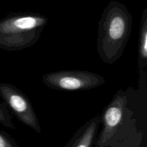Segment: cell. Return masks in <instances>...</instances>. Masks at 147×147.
Instances as JSON below:
<instances>
[{"label": "cell", "instance_id": "6da1fadb", "mask_svg": "<svg viewBox=\"0 0 147 147\" xmlns=\"http://www.w3.org/2000/svg\"><path fill=\"white\" fill-rule=\"evenodd\" d=\"M132 16L126 5L111 1L98 22L97 50L106 64H113L123 55L131 36Z\"/></svg>", "mask_w": 147, "mask_h": 147}, {"label": "cell", "instance_id": "7a4b0ae2", "mask_svg": "<svg viewBox=\"0 0 147 147\" xmlns=\"http://www.w3.org/2000/svg\"><path fill=\"white\" fill-rule=\"evenodd\" d=\"M45 16L32 11H19L0 20V49L21 51L39 40L47 25Z\"/></svg>", "mask_w": 147, "mask_h": 147}, {"label": "cell", "instance_id": "3957f363", "mask_svg": "<svg viewBox=\"0 0 147 147\" xmlns=\"http://www.w3.org/2000/svg\"><path fill=\"white\" fill-rule=\"evenodd\" d=\"M43 83L49 88L63 91H83L100 87L106 82L100 75L86 70H60L42 76Z\"/></svg>", "mask_w": 147, "mask_h": 147}, {"label": "cell", "instance_id": "277c9868", "mask_svg": "<svg viewBox=\"0 0 147 147\" xmlns=\"http://www.w3.org/2000/svg\"><path fill=\"white\" fill-rule=\"evenodd\" d=\"M127 96L123 90H119L100 115L101 131L96 137V147H113L116 134L124 122L127 111Z\"/></svg>", "mask_w": 147, "mask_h": 147}, {"label": "cell", "instance_id": "5b68a950", "mask_svg": "<svg viewBox=\"0 0 147 147\" xmlns=\"http://www.w3.org/2000/svg\"><path fill=\"white\" fill-rule=\"evenodd\" d=\"M0 96L10 113L37 133L41 132L40 122L31 102L21 90L11 83H0Z\"/></svg>", "mask_w": 147, "mask_h": 147}, {"label": "cell", "instance_id": "8992f818", "mask_svg": "<svg viewBox=\"0 0 147 147\" xmlns=\"http://www.w3.org/2000/svg\"><path fill=\"white\" fill-rule=\"evenodd\" d=\"M100 125V115H97L80 126L63 147H93Z\"/></svg>", "mask_w": 147, "mask_h": 147}, {"label": "cell", "instance_id": "52a82bcc", "mask_svg": "<svg viewBox=\"0 0 147 147\" xmlns=\"http://www.w3.org/2000/svg\"><path fill=\"white\" fill-rule=\"evenodd\" d=\"M138 70H139V87L145 86L146 83L147 67V8L143 10L140 23L138 48Z\"/></svg>", "mask_w": 147, "mask_h": 147}, {"label": "cell", "instance_id": "ba28073f", "mask_svg": "<svg viewBox=\"0 0 147 147\" xmlns=\"http://www.w3.org/2000/svg\"><path fill=\"white\" fill-rule=\"evenodd\" d=\"M0 123L8 129H16L13 123L12 116L4 102H0Z\"/></svg>", "mask_w": 147, "mask_h": 147}, {"label": "cell", "instance_id": "9c48e42d", "mask_svg": "<svg viewBox=\"0 0 147 147\" xmlns=\"http://www.w3.org/2000/svg\"><path fill=\"white\" fill-rule=\"evenodd\" d=\"M0 147H19V146L9 134L0 131Z\"/></svg>", "mask_w": 147, "mask_h": 147}]
</instances>
